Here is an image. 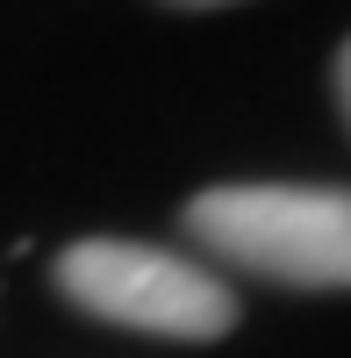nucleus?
I'll return each instance as SVG.
<instances>
[{
	"instance_id": "1",
	"label": "nucleus",
	"mask_w": 351,
	"mask_h": 358,
	"mask_svg": "<svg viewBox=\"0 0 351 358\" xmlns=\"http://www.w3.org/2000/svg\"><path fill=\"white\" fill-rule=\"evenodd\" d=\"M187 236L237 273L337 294L351 280V194L294 179H237L187 201Z\"/></svg>"
},
{
	"instance_id": "2",
	"label": "nucleus",
	"mask_w": 351,
	"mask_h": 358,
	"mask_svg": "<svg viewBox=\"0 0 351 358\" xmlns=\"http://www.w3.org/2000/svg\"><path fill=\"white\" fill-rule=\"evenodd\" d=\"M57 294L115 330L172 337V344H215L237 330V294H229L208 265H194L165 244H136V236H79L50 265Z\"/></svg>"
},
{
	"instance_id": "3",
	"label": "nucleus",
	"mask_w": 351,
	"mask_h": 358,
	"mask_svg": "<svg viewBox=\"0 0 351 358\" xmlns=\"http://www.w3.org/2000/svg\"><path fill=\"white\" fill-rule=\"evenodd\" d=\"M172 8H237V0H172Z\"/></svg>"
}]
</instances>
